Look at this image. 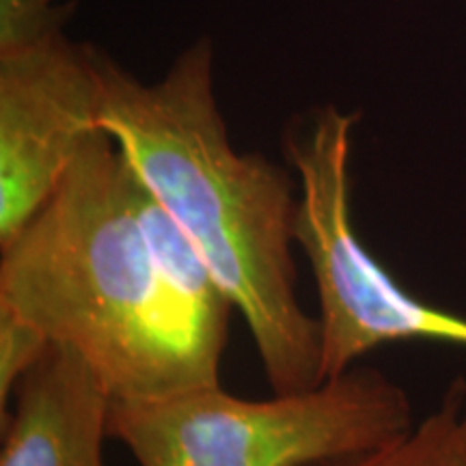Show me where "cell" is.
Returning <instances> with one entry per match:
<instances>
[{"instance_id":"1","label":"cell","mask_w":466,"mask_h":466,"mask_svg":"<svg viewBox=\"0 0 466 466\" xmlns=\"http://www.w3.org/2000/svg\"><path fill=\"white\" fill-rule=\"evenodd\" d=\"M100 130L182 227L247 324L272 393L322 382L318 318L296 294L294 173L233 147L208 37L143 83L97 50Z\"/></svg>"},{"instance_id":"2","label":"cell","mask_w":466,"mask_h":466,"mask_svg":"<svg viewBox=\"0 0 466 466\" xmlns=\"http://www.w3.org/2000/svg\"><path fill=\"white\" fill-rule=\"evenodd\" d=\"M137 199V173L100 130L37 214L0 244V307L83 357L113 400L217 387L186 352Z\"/></svg>"},{"instance_id":"3","label":"cell","mask_w":466,"mask_h":466,"mask_svg":"<svg viewBox=\"0 0 466 466\" xmlns=\"http://www.w3.org/2000/svg\"><path fill=\"white\" fill-rule=\"evenodd\" d=\"M415 425L408 393L370 367L270 400L217 387L151 400H113L108 436L138 466H333Z\"/></svg>"},{"instance_id":"4","label":"cell","mask_w":466,"mask_h":466,"mask_svg":"<svg viewBox=\"0 0 466 466\" xmlns=\"http://www.w3.org/2000/svg\"><path fill=\"white\" fill-rule=\"evenodd\" d=\"M359 113L316 106L283 132V156L299 179L296 247L318 291L322 380L365 354L404 341L466 348V318L417 299L360 242L352 220L354 130Z\"/></svg>"},{"instance_id":"5","label":"cell","mask_w":466,"mask_h":466,"mask_svg":"<svg viewBox=\"0 0 466 466\" xmlns=\"http://www.w3.org/2000/svg\"><path fill=\"white\" fill-rule=\"evenodd\" d=\"M97 48L66 33L0 55V244L50 199L100 132Z\"/></svg>"},{"instance_id":"6","label":"cell","mask_w":466,"mask_h":466,"mask_svg":"<svg viewBox=\"0 0 466 466\" xmlns=\"http://www.w3.org/2000/svg\"><path fill=\"white\" fill-rule=\"evenodd\" d=\"M110 408L113 395L89 363L52 343L0 417V466H104Z\"/></svg>"},{"instance_id":"7","label":"cell","mask_w":466,"mask_h":466,"mask_svg":"<svg viewBox=\"0 0 466 466\" xmlns=\"http://www.w3.org/2000/svg\"><path fill=\"white\" fill-rule=\"evenodd\" d=\"M333 466H466V380H453L441 404L400 439Z\"/></svg>"},{"instance_id":"8","label":"cell","mask_w":466,"mask_h":466,"mask_svg":"<svg viewBox=\"0 0 466 466\" xmlns=\"http://www.w3.org/2000/svg\"><path fill=\"white\" fill-rule=\"evenodd\" d=\"M52 348L48 337L7 307H0V417L7 415L17 384Z\"/></svg>"},{"instance_id":"9","label":"cell","mask_w":466,"mask_h":466,"mask_svg":"<svg viewBox=\"0 0 466 466\" xmlns=\"http://www.w3.org/2000/svg\"><path fill=\"white\" fill-rule=\"evenodd\" d=\"M72 0H0V55L66 33Z\"/></svg>"}]
</instances>
